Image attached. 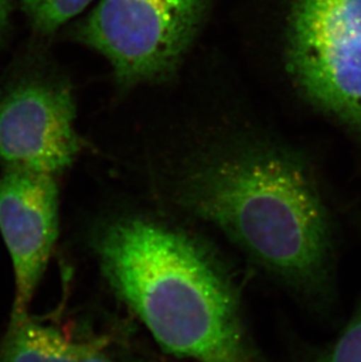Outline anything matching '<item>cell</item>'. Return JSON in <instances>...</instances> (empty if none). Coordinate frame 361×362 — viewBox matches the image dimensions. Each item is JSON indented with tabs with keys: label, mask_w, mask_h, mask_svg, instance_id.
<instances>
[{
	"label": "cell",
	"mask_w": 361,
	"mask_h": 362,
	"mask_svg": "<svg viewBox=\"0 0 361 362\" xmlns=\"http://www.w3.org/2000/svg\"><path fill=\"white\" fill-rule=\"evenodd\" d=\"M171 196L283 284L311 311L337 308L338 233L312 168L280 144L234 139L190 158Z\"/></svg>",
	"instance_id": "cell-1"
},
{
	"label": "cell",
	"mask_w": 361,
	"mask_h": 362,
	"mask_svg": "<svg viewBox=\"0 0 361 362\" xmlns=\"http://www.w3.org/2000/svg\"><path fill=\"white\" fill-rule=\"evenodd\" d=\"M103 272L162 349L195 362H259L225 271L174 226L125 215L94 237Z\"/></svg>",
	"instance_id": "cell-2"
},
{
	"label": "cell",
	"mask_w": 361,
	"mask_h": 362,
	"mask_svg": "<svg viewBox=\"0 0 361 362\" xmlns=\"http://www.w3.org/2000/svg\"><path fill=\"white\" fill-rule=\"evenodd\" d=\"M215 0H98L73 24V40L108 62L122 90L157 85L178 72Z\"/></svg>",
	"instance_id": "cell-3"
},
{
	"label": "cell",
	"mask_w": 361,
	"mask_h": 362,
	"mask_svg": "<svg viewBox=\"0 0 361 362\" xmlns=\"http://www.w3.org/2000/svg\"><path fill=\"white\" fill-rule=\"evenodd\" d=\"M285 60L307 101L361 135V0H291Z\"/></svg>",
	"instance_id": "cell-4"
},
{
	"label": "cell",
	"mask_w": 361,
	"mask_h": 362,
	"mask_svg": "<svg viewBox=\"0 0 361 362\" xmlns=\"http://www.w3.org/2000/svg\"><path fill=\"white\" fill-rule=\"evenodd\" d=\"M69 78L40 55L0 87V161L4 168L58 177L81 151Z\"/></svg>",
	"instance_id": "cell-5"
},
{
	"label": "cell",
	"mask_w": 361,
	"mask_h": 362,
	"mask_svg": "<svg viewBox=\"0 0 361 362\" xmlns=\"http://www.w3.org/2000/svg\"><path fill=\"white\" fill-rule=\"evenodd\" d=\"M0 233L16 278L12 317L28 315L59 235L57 177L4 168L0 175Z\"/></svg>",
	"instance_id": "cell-6"
},
{
	"label": "cell",
	"mask_w": 361,
	"mask_h": 362,
	"mask_svg": "<svg viewBox=\"0 0 361 362\" xmlns=\"http://www.w3.org/2000/svg\"><path fill=\"white\" fill-rule=\"evenodd\" d=\"M93 344H79L30 315L12 317L0 342V362H79Z\"/></svg>",
	"instance_id": "cell-7"
},
{
	"label": "cell",
	"mask_w": 361,
	"mask_h": 362,
	"mask_svg": "<svg viewBox=\"0 0 361 362\" xmlns=\"http://www.w3.org/2000/svg\"><path fill=\"white\" fill-rule=\"evenodd\" d=\"M32 30L53 37L60 28L84 13L96 0H19Z\"/></svg>",
	"instance_id": "cell-8"
},
{
	"label": "cell",
	"mask_w": 361,
	"mask_h": 362,
	"mask_svg": "<svg viewBox=\"0 0 361 362\" xmlns=\"http://www.w3.org/2000/svg\"><path fill=\"white\" fill-rule=\"evenodd\" d=\"M304 362H361V294L351 319L339 334L311 349Z\"/></svg>",
	"instance_id": "cell-9"
},
{
	"label": "cell",
	"mask_w": 361,
	"mask_h": 362,
	"mask_svg": "<svg viewBox=\"0 0 361 362\" xmlns=\"http://www.w3.org/2000/svg\"><path fill=\"white\" fill-rule=\"evenodd\" d=\"M18 0H0V44L10 31L12 13Z\"/></svg>",
	"instance_id": "cell-10"
},
{
	"label": "cell",
	"mask_w": 361,
	"mask_h": 362,
	"mask_svg": "<svg viewBox=\"0 0 361 362\" xmlns=\"http://www.w3.org/2000/svg\"><path fill=\"white\" fill-rule=\"evenodd\" d=\"M79 362H114L107 358L101 352V345L99 344H93L92 347L87 351L85 356H82Z\"/></svg>",
	"instance_id": "cell-11"
}]
</instances>
